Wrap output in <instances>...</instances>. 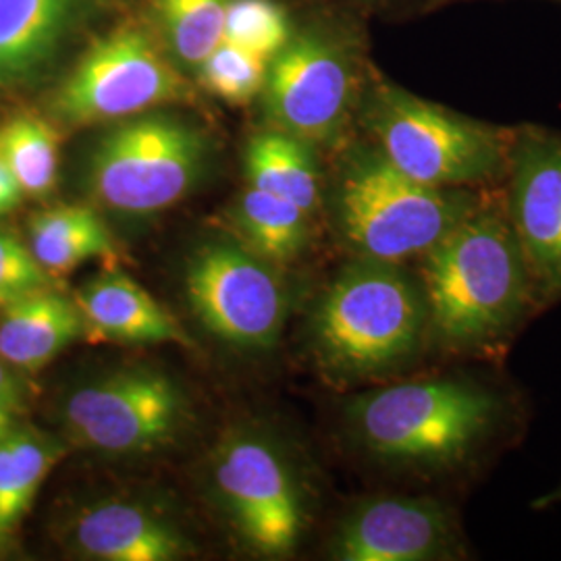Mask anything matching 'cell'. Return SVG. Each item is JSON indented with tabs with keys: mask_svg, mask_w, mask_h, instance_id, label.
I'll return each mask as SVG.
<instances>
[{
	"mask_svg": "<svg viewBox=\"0 0 561 561\" xmlns=\"http://www.w3.org/2000/svg\"><path fill=\"white\" fill-rule=\"evenodd\" d=\"M428 345L443 356H493L535 308L503 201H484L421 259Z\"/></svg>",
	"mask_w": 561,
	"mask_h": 561,
	"instance_id": "1",
	"label": "cell"
},
{
	"mask_svg": "<svg viewBox=\"0 0 561 561\" xmlns=\"http://www.w3.org/2000/svg\"><path fill=\"white\" fill-rule=\"evenodd\" d=\"M354 439L377 460L449 477L479 463L505 433L510 401L468 375L396 382L350 401Z\"/></svg>",
	"mask_w": 561,
	"mask_h": 561,
	"instance_id": "2",
	"label": "cell"
},
{
	"mask_svg": "<svg viewBox=\"0 0 561 561\" xmlns=\"http://www.w3.org/2000/svg\"><path fill=\"white\" fill-rule=\"evenodd\" d=\"M310 335L322 368L340 379L401 368L428 345L421 277L396 262H350L317 304Z\"/></svg>",
	"mask_w": 561,
	"mask_h": 561,
	"instance_id": "3",
	"label": "cell"
},
{
	"mask_svg": "<svg viewBox=\"0 0 561 561\" xmlns=\"http://www.w3.org/2000/svg\"><path fill=\"white\" fill-rule=\"evenodd\" d=\"M482 201L477 190L424 185L379 148H358L341 167L333 213L358 259L403 264L422 259Z\"/></svg>",
	"mask_w": 561,
	"mask_h": 561,
	"instance_id": "4",
	"label": "cell"
},
{
	"mask_svg": "<svg viewBox=\"0 0 561 561\" xmlns=\"http://www.w3.org/2000/svg\"><path fill=\"white\" fill-rule=\"evenodd\" d=\"M377 148L431 187L477 190L507 173L514 129L472 119L398 85H379L366 108Z\"/></svg>",
	"mask_w": 561,
	"mask_h": 561,
	"instance_id": "5",
	"label": "cell"
},
{
	"mask_svg": "<svg viewBox=\"0 0 561 561\" xmlns=\"http://www.w3.org/2000/svg\"><path fill=\"white\" fill-rule=\"evenodd\" d=\"M208 141L173 115L141 113L102 134L88 159L90 194L121 215H154L183 201L202 180Z\"/></svg>",
	"mask_w": 561,
	"mask_h": 561,
	"instance_id": "6",
	"label": "cell"
},
{
	"mask_svg": "<svg viewBox=\"0 0 561 561\" xmlns=\"http://www.w3.org/2000/svg\"><path fill=\"white\" fill-rule=\"evenodd\" d=\"M185 99L187 81L152 36L140 25L123 23L85 50L55 94L53 108L67 125L88 127Z\"/></svg>",
	"mask_w": 561,
	"mask_h": 561,
	"instance_id": "7",
	"label": "cell"
},
{
	"mask_svg": "<svg viewBox=\"0 0 561 561\" xmlns=\"http://www.w3.org/2000/svg\"><path fill=\"white\" fill-rule=\"evenodd\" d=\"M192 312L217 340L245 350H268L279 340L287 294L275 264L245 245L213 241L185 266Z\"/></svg>",
	"mask_w": 561,
	"mask_h": 561,
	"instance_id": "8",
	"label": "cell"
},
{
	"mask_svg": "<svg viewBox=\"0 0 561 561\" xmlns=\"http://www.w3.org/2000/svg\"><path fill=\"white\" fill-rule=\"evenodd\" d=\"M185 400L178 382L154 368H123L73 391L65 428L73 443L106 456L159 449L180 431Z\"/></svg>",
	"mask_w": 561,
	"mask_h": 561,
	"instance_id": "9",
	"label": "cell"
},
{
	"mask_svg": "<svg viewBox=\"0 0 561 561\" xmlns=\"http://www.w3.org/2000/svg\"><path fill=\"white\" fill-rule=\"evenodd\" d=\"M503 208L520 245L537 306L561 300V134L514 129Z\"/></svg>",
	"mask_w": 561,
	"mask_h": 561,
	"instance_id": "10",
	"label": "cell"
},
{
	"mask_svg": "<svg viewBox=\"0 0 561 561\" xmlns=\"http://www.w3.org/2000/svg\"><path fill=\"white\" fill-rule=\"evenodd\" d=\"M354 67L340 44L321 32L291 34L268 62L264 111L275 129L310 146L340 136L354 102Z\"/></svg>",
	"mask_w": 561,
	"mask_h": 561,
	"instance_id": "11",
	"label": "cell"
},
{
	"mask_svg": "<svg viewBox=\"0 0 561 561\" xmlns=\"http://www.w3.org/2000/svg\"><path fill=\"white\" fill-rule=\"evenodd\" d=\"M215 482L243 539L268 558L289 556L304 530L300 482L279 449L259 437H236L219 451Z\"/></svg>",
	"mask_w": 561,
	"mask_h": 561,
	"instance_id": "12",
	"label": "cell"
},
{
	"mask_svg": "<svg viewBox=\"0 0 561 561\" xmlns=\"http://www.w3.org/2000/svg\"><path fill=\"white\" fill-rule=\"evenodd\" d=\"M331 556L341 561H451L466 556L460 522L433 497H375L340 522Z\"/></svg>",
	"mask_w": 561,
	"mask_h": 561,
	"instance_id": "13",
	"label": "cell"
},
{
	"mask_svg": "<svg viewBox=\"0 0 561 561\" xmlns=\"http://www.w3.org/2000/svg\"><path fill=\"white\" fill-rule=\"evenodd\" d=\"M83 337L125 345H190L180 321L140 283L123 273H104L76 294Z\"/></svg>",
	"mask_w": 561,
	"mask_h": 561,
	"instance_id": "14",
	"label": "cell"
},
{
	"mask_svg": "<svg viewBox=\"0 0 561 561\" xmlns=\"http://www.w3.org/2000/svg\"><path fill=\"white\" fill-rule=\"evenodd\" d=\"M81 0H0V92L20 90L50 69Z\"/></svg>",
	"mask_w": 561,
	"mask_h": 561,
	"instance_id": "15",
	"label": "cell"
},
{
	"mask_svg": "<svg viewBox=\"0 0 561 561\" xmlns=\"http://www.w3.org/2000/svg\"><path fill=\"white\" fill-rule=\"evenodd\" d=\"M73 541L81 553L102 561H171L183 553L180 533L138 503L108 502L81 514Z\"/></svg>",
	"mask_w": 561,
	"mask_h": 561,
	"instance_id": "16",
	"label": "cell"
},
{
	"mask_svg": "<svg viewBox=\"0 0 561 561\" xmlns=\"http://www.w3.org/2000/svg\"><path fill=\"white\" fill-rule=\"evenodd\" d=\"M80 337L83 321L78 304L53 289L2 308L0 358L11 368L38 373Z\"/></svg>",
	"mask_w": 561,
	"mask_h": 561,
	"instance_id": "17",
	"label": "cell"
},
{
	"mask_svg": "<svg viewBox=\"0 0 561 561\" xmlns=\"http://www.w3.org/2000/svg\"><path fill=\"white\" fill-rule=\"evenodd\" d=\"M30 248L50 275H67L83 262L115 261L111 229L90 206H55L30 221Z\"/></svg>",
	"mask_w": 561,
	"mask_h": 561,
	"instance_id": "18",
	"label": "cell"
},
{
	"mask_svg": "<svg viewBox=\"0 0 561 561\" xmlns=\"http://www.w3.org/2000/svg\"><path fill=\"white\" fill-rule=\"evenodd\" d=\"M245 175L250 187L294 202L310 217L321 206V178L310 144L275 127L248 144Z\"/></svg>",
	"mask_w": 561,
	"mask_h": 561,
	"instance_id": "19",
	"label": "cell"
},
{
	"mask_svg": "<svg viewBox=\"0 0 561 561\" xmlns=\"http://www.w3.org/2000/svg\"><path fill=\"white\" fill-rule=\"evenodd\" d=\"M60 456V443L30 428L18 426L0 439V541L18 528Z\"/></svg>",
	"mask_w": 561,
	"mask_h": 561,
	"instance_id": "20",
	"label": "cell"
},
{
	"mask_svg": "<svg viewBox=\"0 0 561 561\" xmlns=\"http://www.w3.org/2000/svg\"><path fill=\"white\" fill-rule=\"evenodd\" d=\"M233 219L248 250L271 264H283L304 250L312 217L294 202L250 187L238 202Z\"/></svg>",
	"mask_w": 561,
	"mask_h": 561,
	"instance_id": "21",
	"label": "cell"
},
{
	"mask_svg": "<svg viewBox=\"0 0 561 561\" xmlns=\"http://www.w3.org/2000/svg\"><path fill=\"white\" fill-rule=\"evenodd\" d=\"M0 159L7 162L23 194L46 196L59 173V134L36 115H18L0 129Z\"/></svg>",
	"mask_w": 561,
	"mask_h": 561,
	"instance_id": "22",
	"label": "cell"
},
{
	"mask_svg": "<svg viewBox=\"0 0 561 561\" xmlns=\"http://www.w3.org/2000/svg\"><path fill=\"white\" fill-rule=\"evenodd\" d=\"M229 0H161L164 34L175 57L198 69L222 41Z\"/></svg>",
	"mask_w": 561,
	"mask_h": 561,
	"instance_id": "23",
	"label": "cell"
},
{
	"mask_svg": "<svg viewBox=\"0 0 561 561\" xmlns=\"http://www.w3.org/2000/svg\"><path fill=\"white\" fill-rule=\"evenodd\" d=\"M268 62L271 60L222 41L196 71L210 94L229 104H245L261 94Z\"/></svg>",
	"mask_w": 561,
	"mask_h": 561,
	"instance_id": "24",
	"label": "cell"
},
{
	"mask_svg": "<svg viewBox=\"0 0 561 561\" xmlns=\"http://www.w3.org/2000/svg\"><path fill=\"white\" fill-rule=\"evenodd\" d=\"M291 38L285 11L273 0H229L225 42L271 60Z\"/></svg>",
	"mask_w": 561,
	"mask_h": 561,
	"instance_id": "25",
	"label": "cell"
},
{
	"mask_svg": "<svg viewBox=\"0 0 561 561\" xmlns=\"http://www.w3.org/2000/svg\"><path fill=\"white\" fill-rule=\"evenodd\" d=\"M53 275L34 256L32 248L0 227V310L13 301L50 289Z\"/></svg>",
	"mask_w": 561,
	"mask_h": 561,
	"instance_id": "26",
	"label": "cell"
},
{
	"mask_svg": "<svg viewBox=\"0 0 561 561\" xmlns=\"http://www.w3.org/2000/svg\"><path fill=\"white\" fill-rule=\"evenodd\" d=\"M21 403L20 379L11 366L0 358V439L18 428Z\"/></svg>",
	"mask_w": 561,
	"mask_h": 561,
	"instance_id": "27",
	"label": "cell"
},
{
	"mask_svg": "<svg viewBox=\"0 0 561 561\" xmlns=\"http://www.w3.org/2000/svg\"><path fill=\"white\" fill-rule=\"evenodd\" d=\"M23 198L20 181L11 173L7 162L0 159V217L13 213Z\"/></svg>",
	"mask_w": 561,
	"mask_h": 561,
	"instance_id": "28",
	"label": "cell"
},
{
	"mask_svg": "<svg viewBox=\"0 0 561 561\" xmlns=\"http://www.w3.org/2000/svg\"><path fill=\"white\" fill-rule=\"evenodd\" d=\"M558 503H561V482L551 493L542 495L537 502L533 503V507H551V505H558Z\"/></svg>",
	"mask_w": 561,
	"mask_h": 561,
	"instance_id": "29",
	"label": "cell"
},
{
	"mask_svg": "<svg viewBox=\"0 0 561 561\" xmlns=\"http://www.w3.org/2000/svg\"><path fill=\"white\" fill-rule=\"evenodd\" d=\"M2 547H4V542L0 541V549H2Z\"/></svg>",
	"mask_w": 561,
	"mask_h": 561,
	"instance_id": "30",
	"label": "cell"
},
{
	"mask_svg": "<svg viewBox=\"0 0 561 561\" xmlns=\"http://www.w3.org/2000/svg\"><path fill=\"white\" fill-rule=\"evenodd\" d=\"M439 2H447V0H439Z\"/></svg>",
	"mask_w": 561,
	"mask_h": 561,
	"instance_id": "31",
	"label": "cell"
}]
</instances>
